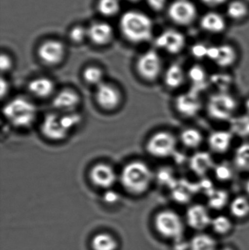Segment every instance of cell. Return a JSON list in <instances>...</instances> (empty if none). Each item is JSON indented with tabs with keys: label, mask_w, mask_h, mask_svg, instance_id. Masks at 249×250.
Segmentation results:
<instances>
[{
	"label": "cell",
	"mask_w": 249,
	"mask_h": 250,
	"mask_svg": "<svg viewBox=\"0 0 249 250\" xmlns=\"http://www.w3.org/2000/svg\"><path fill=\"white\" fill-rule=\"evenodd\" d=\"M153 179V172L146 163L139 160L124 166L120 181L124 189L134 195H140L148 190Z\"/></svg>",
	"instance_id": "1"
},
{
	"label": "cell",
	"mask_w": 249,
	"mask_h": 250,
	"mask_svg": "<svg viewBox=\"0 0 249 250\" xmlns=\"http://www.w3.org/2000/svg\"><path fill=\"white\" fill-rule=\"evenodd\" d=\"M123 35L130 42L141 43L152 38L153 23L149 16L137 11L124 13L120 21Z\"/></svg>",
	"instance_id": "2"
},
{
	"label": "cell",
	"mask_w": 249,
	"mask_h": 250,
	"mask_svg": "<svg viewBox=\"0 0 249 250\" xmlns=\"http://www.w3.org/2000/svg\"><path fill=\"white\" fill-rule=\"evenodd\" d=\"M6 120L15 127L25 129L35 123L38 109L32 101L24 97H17L7 103L3 108Z\"/></svg>",
	"instance_id": "3"
},
{
	"label": "cell",
	"mask_w": 249,
	"mask_h": 250,
	"mask_svg": "<svg viewBox=\"0 0 249 250\" xmlns=\"http://www.w3.org/2000/svg\"><path fill=\"white\" fill-rule=\"evenodd\" d=\"M235 98L226 92H219L209 98L207 111L209 117L216 121H230L237 110Z\"/></svg>",
	"instance_id": "4"
},
{
	"label": "cell",
	"mask_w": 249,
	"mask_h": 250,
	"mask_svg": "<svg viewBox=\"0 0 249 250\" xmlns=\"http://www.w3.org/2000/svg\"><path fill=\"white\" fill-rule=\"evenodd\" d=\"M155 227L158 233L166 238L178 241L183 238L184 223L181 216L172 210H164L155 217Z\"/></svg>",
	"instance_id": "5"
},
{
	"label": "cell",
	"mask_w": 249,
	"mask_h": 250,
	"mask_svg": "<svg viewBox=\"0 0 249 250\" xmlns=\"http://www.w3.org/2000/svg\"><path fill=\"white\" fill-rule=\"evenodd\" d=\"M176 146V138L171 132L159 131L149 138L146 148L153 157L165 158L175 152Z\"/></svg>",
	"instance_id": "6"
},
{
	"label": "cell",
	"mask_w": 249,
	"mask_h": 250,
	"mask_svg": "<svg viewBox=\"0 0 249 250\" xmlns=\"http://www.w3.org/2000/svg\"><path fill=\"white\" fill-rule=\"evenodd\" d=\"M162 60L159 54L153 50L140 56L137 60V69L139 74L145 80H156L162 71Z\"/></svg>",
	"instance_id": "7"
},
{
	"label": "cell",
	"mask_w": 249,
	"mask_h": 250,
	"mask_svg": "<svg viewBox=\"0 0 249 250\" xmlns=\"http://www.w3.org/2000/svg\"><path fill=\"white\" fill-rule=\"evenodd\" d=\"M41 132L48 139L59 141L66 138L70 131L64 125L61 114L51 113L44 117L41 124Z\"/></svg>",
	"instance_id": "8"
},
{
	"label": "cell",
	"mask_w": 249,
	"mask_h": 250,
	"mask_svg": "<svg viewBox=\"0 0 249 250\" xmlns=\"http://www.w3.org/2000/svg\"><path fill=\"white\" fill-rule=\"evenodd\" d=\"M95 99L101 108L111 111L118 108L121 104V92L115 85L104 82L96 86Z\"/></svg>",
	"instance_id": "9"
},
{
	"label": "cell",
	"mask_w": 249,
	"mask_h": 250,
	"mask_svg": "<svg viewBox=\"0 0 249 250\" xmlns=\"http://www.w3.org/2000/svg\"><path fill=\"white\" fill-rule=\"evenodd\" d=\"M168 14L175 23L187 25L195 19L197 10L194 4L189 0H176L170 6Z\"/></svg>",
	"instance_id": "10"
},
{
	"label": "cell",
	"mask_w": 249,
	"mask_h": 250,
	"mask_svg": "<svg viewBox=\"0 0 249 250\" xmlns=\"http://www.w3.org/2000/svg\"><path fill=\"white\" fill-rule=\"evenodd\" d=\"M89 177L92 183L102 189H110L116 182L118 176L112 166L98 163L91 169Z\"/></svg>",
	"instance_id": "11"
},
{
	"label": "cell",
	"mask_w": 249,
	"mask_h": 250,
	"mask_svg": "<svg viewBox=\"0 0 249 250\" xmlns=\"http://www.w3.org/2000/svg\"><path fill=\"white\" fill-rule=\"evenodd\" d=\"M212 217L209 209L202 204H194L187 209L186 220L188 226L194 230L202 231L211 227Z\"/></svg>",
	"instance_id": "12"
},
{
	"label": "cell",
	"mask_w": 249,
	"mask_h": 250,
	"mask_svg": "<svg viewBox=\"0 0 249 250\" xmlns=\"http://www.w3.org/2000/svg\"><path fill=\"white\" fill-rule=\"evenodd\" d=\"M175 108L181 115L193 117L201 109L202 103L196 91H190L177 97L175 102Z\"/></svg>",
	"instance_id": "13"
},
{
	"label": "cell",
	"mask_w": 249,
	"mask_h": 250,
	"mask_svg": "<svg viewBox=\"0 0 249 250\" xmlns=\"http://www.w3.org/2000/svg\"><path fill=\"white\" fill-rule=\"evenodd\" d=\"M185 42L184 35L173 29H169L162 32L155 41V44L158 48H162L171 54H178L182 51Z\"/></svg>",
	"instance_id": "14"
},
{
	"label": "cell",
	"mask_w": 249,
	"mask_h": 250,
	"mask_svg": "<svg viewBox=\"0 0 249 250\" xmlns=\"http://www.w3.org/2000/svg\"><path fill=\"white\" fill-rule=\"evenodd\" d=\"M78 94L71 89H64L58 92L53 99V106L61 114L75 112L80 104Z\"/></svg>",
	"instance_id": "15"
},
{
	"label": "cell",
	"mask_w": 249,
	"mask_h": 250,
	"mask_svg": "<svg viewBox=\"0 0 249 250\" xmlns=\"http://www.w3.org/2000/svg\"><path fill=\"white\" fill-rule=\"evenodd\" d=\"M64 45L57 41H48L44 42L38 50V55L42 62L48 65L58 64L64 57Z\"/></svg>",
	"instance_id": "16"
},
{
	"label": "cell",
	"mask_w": 249,
	"mask_h": 250,
	"mask_svg": "<svg viewBox=\"0 0 249 250\" xmlns=\"http://www.w3.org/2000/svg\"><path fill=\"white\" fill-rule=\"evenodd\" d=\"M207 58L222 67L232 65L236 60L235 49L229 45L209 46Z\"/></svg>",
	"instance_id": "17"
},
{
	"label": "cell",
	"mask_w": 249,
	"mask_h": 250,
	"mask_svg": "<svg viewBox=\"0 0 249 250\" xmlns=\"http://www.w3.org/2000/svg\"><path fill=\"white\" fill-rule=\"evenodd\" d=\"M233 135L230 131L216 130L211 132L208 138L209 147L213 152L224 154L232 145Z\"/></svg>",
	"instance_id": "18"
},
{
	"label": "cell",
	"mask_w": 249,
	"mask_h": 250,
	"mask_svg": "<svg viewBox=\"0 0 249 250\" xmlns=\"http://www.w3.org/2000/svg\"><path fill=\"white\" fill-rule=\"evenodd\" d=\"M213 160L211 155L206 151H198L193 154L190 160V167L193 173L203 176L213 168Z\"/></svg>",
	"instance_id": "19"
},
{
	"label": "cell",
	"mask_w": 249,
	"mask_h": 250,
	"mask_svg": "<svg viewBox=\"0 0 249 250\" xmlns=\"http://www.w3.org/2000/svg\"><path fill=\"white\" fill-rule=\"evenodd\" d=\"M28 89L34 96L44 99L53 95L55 90V84L48 78H37L29 82Z\"/></svg>",
	"instance_id": "20"
},
{
	"label": "cell",
	"mask_w": 249,
	"mask_h": 250,
	"mask_svg": "<svg viewBox=\"0 0 249 250\" xmlns=\"http://www.w3.org/2000/svg\"><path fill=\"white\" fill-rule=\"evenodd\" d=\"M113 29L106 23H96L88 29V38L96 45H105L111 41Z\"/></svg>",
	"instance_id": "21"
},
{
	"label": "cell",
	"mask_w": 249,
	"mask_h": 250,
	"mask_svg": "<svg viewBox=\"0 0 249 250\" xmlns=\"http://www.w3.org/2000/svg\"><path fill=\"white\" fill-rule=\"evenodd\" d=\"M186 75L184 69L178 64H172L167 69L165 73V84L171 89H178L185 82Z\"/></svg>",
	"instance_id": "22"
},
{
	"label": "cell",
	"mask_w": 249,
	"mask_h": 250,
	"mask_svg": "<svg viewBox=\"0 0 249 250\" xmlns=\"http://www.w3.org/2000/svg\"><path fill=\"white\" fill-rule=\"evenodd\" d=\"M201 26L207 32L218 33L225 29V21L219 13H209L202 18Z\"/></svg>",
	"instance_id": "23"
},
{
	"label": "cell",
	"mask_w": 249,
	"mask_h": 250,
	"mask_svg": "<svg viewBox=\"0 0 249 250\" xmlns=\"http://www.w3.org/2000/svg\"><path fill=\"white\" fill-rule=\"evenodd\" d=\"M190 250H218L216 241L210 235L198 233L189 243Z\"/></svg>",
	"instance_id": "24"
},
{
	"label": "cell",
	"mask_w": 249,
	"mask_h": 250,
	"mask_svg": "<svg viewBox=\"0 0 249 250\" xmlns=\"http://www.w3.org/2000/svg\"><path fill=\"white\" fill-rule=\"evenodd\" d=\"M230 129L232 135L239 138H249V115L234 117L230 121Z\"/></svg>",
	"instance_id": "25"
},
{
	"label": "cell",
	"mask_w": 249,
	"mask_h": 250,
	"mask_svg": "<svg viewBox=\"0 0 249 250\" xmlns=\"http://www.w3.org/2000/svg\"><path fill=\"white\" fill-rule=\"evenodd\" d=\"M230 211L235 218L244 219L249 215V199L244 195L235 197L230 204Z\"/></svg>",
	"instance_id": "26"
},
{
	"label": "cell",
	"mask_w": 249,
	"mask_h": 250,
	"mask_svg": "<svg viewBox=\"0 0 249 250\" xmlns=\"http://www.w3.org/2000/svg\"><path fill=\"white\" fill-rule=\"evenodd\" d=\"M180 138L184 146L192 149L200 146L203 141V136L200 131L194 128H187L183 130Z\"/></svg>",
	"instance_id": "27"
},
{
	"label": "cell",
	"mask_w": 249,
	"mask_h": 250,
	"mask_svg": "<svg viewBox=\"0 0 249 250\" xmlns=\"http://www.w3.org/2000/svg\"><path fill=\"white\" fill-rule=\"evenodd\" d=\"M234 163L239 170L249 172V142L244 143L236 148Z\"/></svg>",
	"instance_id": "28"
},
{
	"label": "cell",
	"mask_w": 249,
	"mask_h": 250,
	"mask_svg": "<svg viewBox=\"0 0 249 250\" xmlns=\"http://www.w3.org/2000/svg\"><path fill=\"white\" fill-rule=\"evenodd\" d=\"M92 245L94 250H115L118 246L114 238L107 233L95 236Z\"/></svg>",
	"instance_id": "29"
},
{
	"label": "cell",
	"mask_w": 249,
	"mask_h": 250,
	"mask_svg": "<svg viewBox=\"0 0 249 250\" xmlns=\"http://www.w3.org/2000/svg\"><path fill=\"white\" fill-rule=\"evenodd\" d=\"M211 227L217 234L225 235L232 230V223L227 216L218 215L212 219Z\"/></svg>",
	"instance_id": "30"
},
{
	"label": "cell",
	"mask_w": 249,
	"mask_h": 250,
	"mask_svg": "<svg viewBox=\"0 0 249 250\" xmlns=\"http://www.w3.org/2000/svg\"><path fill=\"white\" fill-rule=\"evenodd\" d=\"M83 77L86 83L96 87L104 82L103 72L100 68L95 66H90L85 69Z\"/></svg>",
	"instance_id": "31"
},
{
	"label": "cell",
	"mask_w": 249,
	"mask_h": 250,
	"mask_svg": "<svg viewBox=\"0 0 249 250\" xmlns=\"http://www.w3.org/2000/svg\"><path fill=\"white\" fill-rule=\"evenodd\" d=\"M228 202V195L224 190H213L209 195V205L213 209H221Z\"/></svg>",
	"instance_id": "32"
},
{
	"label": "cell",
	"mask_w": 249,
	"mask_h": 250,
	"mask_svg": "<svg viewBox=\"0 0 249 250\" xmlns=\"http://www.w3.org/2000/svg\"><path fill=\"white\" fill-rule=\"evenodd\" d=\"M187 76L192 83L196 86H201L206 84V70L200 65L192 66L189 70Z\"/></svg>",
	"instance_id": "33"
},
{
	"label": "cell",
	"mask_w": 249,
	"mask_h": 250,
	"mask_svg": "<svg viewBox=\"0 0 249 250\" xmlns=\"http://www.w3.org/2000/svg\"><path fill=\"white\" fill-rule=\"evenodd\" d=\"M98 8L103 16H113L119 11L120 3L118 0H99Z\"/></svg>",
	"instance_id": "34"
},
{
	"label": "cell",
	"mask_w": 249,
	"mask_h": 250,
	"mask_svg": "<svg viewBox=\"0 0 249 250\" xmlns=\"http://www.w3.org/2000/svg\"><path fill=\"white\" fill-rule=\"evenodd\" d=\"M248 12V8L245 3L240 0H235L230 3L228 13L231 18L234 19H241L245 17Z\"/></svg>",
	"instance_id": "35"
},
{
	"label": "cell",
	"mask_w": 249,
	"mask_h": 250,
	"mask_svg": "<svg viewBox=\"0 0 249 250\" xmlns=\"http://www.w3.org/2000/svg\"><path fill=\"white\" fill-rule=\"evenodd\" d=\"M215 176L220 181H228L232 176V169L228 165L221 164L215 167Z\"/></svg>",
	"instance_id": "36"
},
{
	"label": "cell",
	"mask_w": 249,
	"mask_h": 250,
	"mask_svg": "<svg viewBox=\"0 0 249 250\" xmlns=\"http://www.w3.org/2000/svg\"><path fill=\"white\" fill-rule=\"evenodd\" d=\"M157 179L159 182L163 185H171L173 187L176 183L172 177V173L169 169H162L159 170L157 175Z\"/></svg>",
	"instance_id": "37"
},
{
	"label": "cell",
	"mask_w": 249,
	"mask_h": 250,
	"mask_svg": "<svg viewBox=\"0 0 249 250\" xmlns=\"http://www.w3.org/2000/svg\"><path fill=\"white\" fill-rule=\"evenodd\" d=\"M70 38L75 42H81L88 38V29L80 26H76L70 32Z\"/></svg>",
	"instance_id": "38"
},
{
	"label": "cell",
	"mask_w": 249,
	"mask_h": 250,
	"mask_svg": "<svg viewBox=\"0 0 249 250\" xmlns=\"http://www.w3.org/2000/svg\"><path fill=\"white\" fill-rule=\"evenodd\" d=\"M209 46L203 43L195 44L192 48V54L197 59H203L207 57Z\"/></svg>",
	"instance_id": "39"
},
{
	"label": "cell",
	"mask_w": 249,
	"mask_h": 250,
	"mask_svg": "<svg viewBox=\"0 0 249 250\" xmlns=\"http://www.w3.org/2000/svg\"><path fill=\"white\" fill-rule=\"evenodd\" d=\"M11 59L7 54H2L0 57V68L1 73H7L12 67Z\"/></svg>",
	"instance_id": "40"
},
{
	"label": "cell",
	"mask_w": 249,
	"mask_h": 250,
	"mask_svg": "<svg viewBox=\"0 0 249 250\" xmlns=\"http://www.w3.org/2000/svg\"><path fill=\"white\" fill-rule=\"evenodd\" d=\"M148 4L154 10H160L166 4L167 0H147Z\"/></svg>",
	"instance_id": "41"
},
{
	"label": "cell",
	"mask_w": 249,
	"mask_h": 250,
	"mask_svg": "<svg viewBox=\"0 0 249 250\" xmlns=\"http://www.w3.org/2000/svg\"><path fill=\"white\" fill-rule=\"evenodd\" d=\"M104 198H105V202L108 204H114L118 201V194L113 192V191H108L104 195Z\"/></svg>",
	"instance_id": "42"
},
{
	"label": "cell",
	"mask_w": 249,
	"mask_h": 250,
	"mask_svg": "<svg viewBox=\"0 0 249 250\" xmlns=\"http://www.w3.org/2000/svg\"><path fill=\"white\" fill-rule=\"evenodd\" d=\"M9 84L4 79H1V96L4 98V95L8 92Z\"/></svg>",
	"instance_id": "43"
},
{
	"label": "cell",
	"mask_w": 249,
	"mask_h": 250,
	"mask_svg": "<svg viewBox=\"0 0 249 250\" xmlns=\"http://www.w3.org/2000/svg\"><path fill=\"white\" fill-rule=\"evenodd\" d=\"M205 4H209V5L215 6L219 5L225 2L226 0H202Z\"/></svg>",
	"instance_id": "44"
},
{
	"label": "cell",
	"mask_w": 249,
	"mask_h": 250,
	"mask_svg": "<svg viewBox=\"0 0 249 250\" xmlns=\"http://www.w3.org/2000/svg\"><path fill=\"white\" fill-rule=\"evenodd\" d=\"M245 108L247 110V114L249 115V98L245 102Z\"/></svg>",
	"instance_id": "45"
},
{
	"label": "cell",
	"mask_w": 249,
	"mask_h": 250,
	"mask_svg": "<svg viewBox=\"0 0 249 250\" xmlns=\"http://www.w3.org/2000/svg\"><path fill=\"white\" fill-rule=\"evenodd\" d=\"M246 191H247V194L249 195V179L247 180V183H246Z\"/></svg>",
	"instance_id": "46"
},
{
	"label": "cell",
	"mask_w": 249,
	"mask_h": 250,
	"mask_svg": "<svg viewBox=\"0 0 249 250\" xmlns=\"http://www.w3.org/2000/svg\"><path fill=\"white\" fill-rule=\"evenodd\" d=\"M218 250H235L233 248H230V247H225V248H222V249Z\"/></svg>",
	"instance_id": "47"
},
{
	"label": "cell",
	"mask_w": 249,
	"mask_h": 250,
	"mask_svg": "<svg viewBox=\"0 0 249 250\" xmlns=\"http://www.w3.org/2000/svg\"><path fill=\"white\" fill-rule=\"evenodd\" d=\"M129 1H132V2H136V1H140V0H127Z\"/></svg>",
	"instance_id": "48"
}]
</instances>
